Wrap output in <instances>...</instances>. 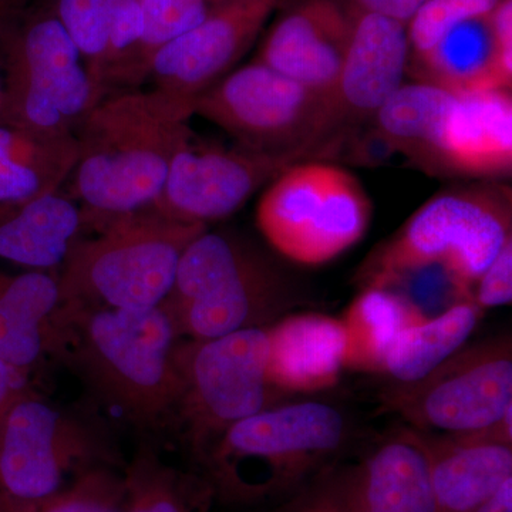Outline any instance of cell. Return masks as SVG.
Instances as JSON below:
<instances>
[{
  "label": "cell",
  "mask_w": 512,
  "mask_h": 512,
  "mask_svg": "<svg viewBox=\"0 0 512 512\" xmlns=\"http://www.w3.org/2000/svg\"><path fill=\"white\" fill-rule=\"evenodd\" d=\"M471 301L478 308L491 309L512 302V241L508 242L476 282Z\"/></svg>",
  "instance_id": "33"
},
{
  "label": "cell",
  "mask_w": 512,
  "mask_h": 512,
  "mask_svg": "<svg viewBox=\"0 0 512 512\" xmlns=\"http://www.w3.org/2000/svg\"><path fill=\"white\" fill-rule=\"evenodd\" d=\"M355 12L375 13L407 23L427 0H345Z\"/></svg>",
  "instance_id": "34"
},
{
  "label": "cell",
  "mask_w": 512,
  "mask_h": 512,
  "mask_svg": "<svg viewBox=\"0 0 512 512\" xmlns=\"http://www.w3.org/2000/svg\"><path fill=\"white\" fill-rule=\"evenodd\" d=\"M372 221V201L355 175L336 164L306 160L268 184L256 224L279 254L318 266L360 241Z\"/></svg>",
  "instance_id": "8"
},
{
  "label": "cell",
  "mask_w": 512,
  "mask_h": 512,
  "mask_svg": "<svg viewBox=\"0 0 512 512\" xmlns=\"http://www.w3.org/2000/svg\"><path fill=\"white\" fill-rule=\"evenodd\" d=\"M2 94H3V77H2V73H0V101H2Z\"/></svg>",
  "instance_id": "39"
},
{
  "label": "cell",
  "mask_w": 512,
  "mask_h": 512,
  "mask_svg": "<svg viewBox=\"0 0 512 512\" xmlns=\"http://www.w3.org/2000/svg\"><path fill=\"white\" fill-rule=\"evenodd\" d=\"M0 121L49 134H76L101 100L82 55L52 3H35L0 37Z\"/></svg>",
  "instance_id": "7"
},
{
  "label": "cell",
  "mask_w": 512,
  "mask_h": 512,
  "mask_svg": "<svg viewBox=\"0 0 512 512\" xmlns=\"http://www.w3.org/2000/svg\"><path fill=\"white\" fill-rule=\"evenodd\" d=\"M279 512H346L326 490L322 481L301 491Z\"/></svg>",
  "instance_id": "35"
},
{
  "label": "cell",
  "mask_w": 512,
  "mask_h": 512,
  "mask_svg": "<svg viewBox=\"0 0 512 512\" xmlns=\"http://www.w3.org/2000/svg\"><path fill=\"white\" fill-rule=\"evenodd\" d=\"M511 168V89L454 93L437 128L427 173L498 178Z\"/></svg>",
  "instance_id": "17"
},
{
  "label": "cell",
  "mask_w": 512,
  "mask_h": 512,
  "mask_svg": "<svg viewBox=\"0 0 512 512\" xmlns=\"http://www.w3.org/2000/svg\"><path fill=\"white\" fill-rule=\"evenodd\" d=\"M174 365L181 386L175 412L200 458L229 427L276 406L281 396L268 379V326L178 340Z\"/></svg>",
  "instance_id": "9"
},
{
  "label": "cell",
  "mask_w": 512,
  "mask_h": 512,
  "mask_svg": "<svg viewBox=\"0 0 512 512\" xmlns=\"http://www.w3.org/2000/svg\"><path fill=\"white\" fill-rule=\"evenodd\" d=\"M123 474L126 512H204L198 491L154 454H138Z\"/></svg>",
  "instance_id": "28"
},
{
  "label": "cell",
  "mask_w": 512,
  "mask_h": 512,
  "mask_svg": "<svg viewBox=\"0 0 512 512\" xmlns=\"http://www.w3.org/2000/svg\"><path fill=\"white\" fill-rule=\"evenodd\" d=\"M473 512H512V478Z\"/></svg>",
  "instance_id": "37"
},
{
  "label": "cell",
  "mask_w": 512,
  "mask_h": 512,
  "mask_svg": "<svg viewBox=\"0 0 512 512\" xmlns=\"http://www.w3.org/2000/svg\"><path fill=\"white\" fill-rule=\"evenodd\" d=\"M409 64L407 25L355 12L345 59L328 97L329 158L372 124L377 111L404 83Z\"/></svg>",
  "instance_id": "14"
},
{
  "label": "cell",
  "mask_w": 512,
  "mask_h": 512,
  "mask_svg": "<svg viewBox=\"0 0 512 512\" xmlns=\"http://www.w3.org/2000/svg\"><path fill=\"white\" fill-rule=\"evenodd\" d=\"M50 3L82 55L94 87L104 99L114 26L113 0H50Z\"/></svg>",
  "instance_id": "29"
},
{
  "label": "cell",
  "mask_w": 512,
  "mask_h": 512,
  "mask_svg": "<svg viewBox=\"0 0 512 512\" xmlns=\"http://www.w3.org/2000/svg\"><path fill=\"white\" fill-rule=\"evenodd\" d=\"M32 0H0V37Z\"/></svg>",
  "instance_id": "38"
},
{
  "label": "cell",
  "mask_w": 512,
  "mask_h": 512,
  "mask_svg": "<svg viewBox=\"0 0 512 512\" xmlns=\"http://www.w3.org/2000/svg\"><path fill=\"white\" fill-rule=\"evenodd\" d=\"M306 161L298 153H264L237 146L201 144L194 136L171 161L150 210L184 224L224 220L286 168Z\"/></svg>",
  "instance_id": "13"
},
{
  "label": "cell",
  "mask_w": 512,
  "mask_h": 512,
  "mask_svg": "<svg viewBox=\"0 0 512 512\" xmlns=\"http://www.w3.org/2000/svg\"><path fill=\"white\" fill-rule=\"evenodd\" d=\"M113 463L82 421L26 392L0 417V501L45 500L86 471Z\"/></svg>",
  "instance_id": "12"
},
{
  "label": "cell",
  "mask_w": 512,
  "mask_h": 512,
  "mask_svg": "<svg viewBox=\"0 0 512 512\" xmlns=\"http://www.w3.org/2000/svg\"><path fill=\"white\" fill-rule=\"evenodd\" d=\"M0 512H5V511H3L2 508H0Z\"/></svg>",
  "instance_id": "41"
},
{
  "label": "cell",
  "mask_w": 512,
  "mask_h": 512,
  "mask_svg": "<svg viewBox=\"0 0 512 512\" xmlns=\"http://www.w3.org/2000/svg\"><path fill=\"white\" fill-rule=\"evenodd\" d=\"M353 18L345 0H298L269 28L255 60L328 94L348 50Z\"/></svg>",
  "instance_id": "16"
},
{
  "label": "cell",
  "mask_w": 512,
  "mask_h": 512,
  "mask_svg": "<svg viewBox=\"0 0 512 512\" xmlns=\"http://www.w3.org/2000/svg\"><path fill=\"white\" fill-rule=\"evenodd\" d=\"M503 0H427L407 23L409 60L429 52L451 29L490 15Z\"/></svg>",
  "instance_id": "32"
},
{
  "label": "cell",
  "mask_w": 512,
  "mask_h": 512,
  "mask_svg": "<svg viewBox=\"0 0 512 512\" xmlns=\"http://www.w3.org/2000/svg\"><path fill=\"white\" fill-rule=\"evenodd\" d=\"M426 319L419 306L390 288L366 286L340 319L345 330V367L380 372L394 338Z\"/></svg>",
  "instance_id": "26"
},
{
  "label": "cell",
  "mask_w": 512,
  "mask_h": 512,
  "mask_svg": "<svg viewBox=\"0 0 512 512\" xmlns=\"http://www.w3.org/2000/svg\"><path fill=\"white\" fill-rule=\"evenodd\" d=\"M23 372L25 370L16 369L0 362V417L8 409L10 403L25 392L23 390Z\"/></svg>",
  "instance_id": "36"
},
{
  "label": "cell",
  "mask_w": 512,
  "mask_h": 512,
  "mask_svg": "<svg viewBox=\"0 0 512 512\" xmlns=\"http://www.w3.org/2000/svg\"><path fill=\"white\" fill-rule=\"evenodd\" d=\"M59 278L60 305L157 308L173 288L185 249L208 227L170 220L150 210L89 218Z\"/></svg>",
  "instance_id": "4"
},
{
  "label": "cell",
  "mask_w": 512,
  "mask_h": 512,
  "mask_svg": "<svg viewBox=\"0 0 512 512\" xmlns=\"http://www.w3.org/2000/svg\"><path fill=\"white\" fill-rule=\"evenodd\" d=\"M322 484L346 512H436L429 456L413 429L390 437L362 463Z\"/></svg>",
  "instance_id": "18"
},
{
  "label": "cell",
  "mask_w": 512,
  "mask_h": 512,
  "mask_svg": "<svg viewBox=\"0 0 512 512\" xmlns=\"http://www.w3.org/2000/svg\"><path fill=\"white\" fill-rule=\"evenodd\" d=\"M192 116L194 104L156 87L104 97L77 128L69 197L89 218L147 210L175 154L194 136Z\"/></svg>",
  "instance_id": "1"
},
{
  "label": "cell",
  "mask_w": 512,
  "mask_h": 512,
  "mask_svg": "<svg viewBox=\"0 0 512 512\" xmlns=\"http://www.w3.org/2000/svg\"><path fill=\"white\" fill-rule=\"evenodd\" d=\"M510 241V188L493 183L451 188L424 202L383 242L359 279L363 288H386L407 272L439 266L471 299L478 278Z\"/></svg>",
  "instance_id": "5"
},
{
  "label": "cell",
  "mask_w": 512,
  "mask_h": 512,
  "mask_svg": "<svg viewBox=\"0 0 512 512\" xmlns=\"http://www.w3.org/2000/svg\"><path fill=\"white\" fill-rule=\"evenodd\" d=\"M291 305L281 274L242 239L202 232L178 265L161 303L178 340H210L266 328Z\"/></svg>",
  "instance_id": "6"
},
{
  "label": "cell",
  "mask_w": 512,
  "mask_h": 512,
  "mask_svg": "<svg viewBox=\"0 0 512 512\" xmlns=\"http://www.w3.org/2000/svg\"><path fill=\"white\" fill-rule=\"evenodd\" d=\"M194 116L211 121L238 146L264 153L328 157V97L254 62L201 94Z\"/></svg>",
  "instance_id": "10"
},
{
  "label": "cell",
  "mask_w": 512,
  "mask_h": 512,
  "mask_svg": "<svg viewBox=\"0 0 512 512\" xmlns=\"http://www.w3.org/2000/svg\"><path fill=\"white\" fill-rule=\"evenodd\" d=\"M491 13L451 29L429 52L409 60L407 73L453 93L511 89L512 70L498 49Z\"/></svg>",
  "instance_id": "22"
},
{
  "label": "cell",
  "mask_w": 512,
  "mask_h": 512,
  "mask_svg": "<svg viewBox=\"0 0 512 512\" xmlns=\"http://www.w3.org/2000/svg\"><path fill=\"white\" fill-rule=\"evenodd\" d=\"M60 306L59 278L49 272L0 274V362L26 370L49 349Z\"/></svg>",
  "instance_id": "24"
},
{
  "label": "cell",
  "mask_w": 512,
  "mask_h": 512,
  "mask_svg": "<svg viewBox=\"0 0 512 512\" xmlns=\"http://www.w3.org/2000/svg\"><path fill=\"white\" fill-rule=\"evenodd\" d=\"M348 437V420L330 404H276L229 427L200 460L222 500L258 504L301 488Z\"/></svg>",
  "instance_id": "3"
},
{
  "label": "cell",
  "mask_w": 512,
  "mask_h": 512,
  "mask_svg": "<svg viewBox=\"0 0 512 512\" xmlns=\"http://www.w3.org/2000/svg\"><path fill=\"white\" fill-rule=\"evenodd\" d=\"M346 338L340 319L298 313L268 326V379L279 393H316L339 382Z\"/></svg>",
  "instance_id": "19"
},
{
  "label": "cell",
  "mask_w": 512,
  "mask_h": 512,
  "mask_svg": "<svg viewBox=\"0 0 512 512\" xmlns=\"http://www.w3.org/2000/svg\"><path fill=\"white\" fill-rule=\"evenodd\" d=\"M0 508L5 512H126L124 474L111 466L94 467L45 500L0 501Z\"/></svg>",
  "instance_id": "30"
},
{
  "label": "cell",
  "mask_w": 512,
  "mask_h": 512,
  "mask_svg": "<svg viewBox=\"0 0 512 512\" xmlns=\"http://www.w3.org/2000/svg\"><path fill=\"white\" fill-rule=\"evenodd\" d=\"M53 323L62 330L74 365L104 402L147 426L175 412L181 390L174 365L178 338L161 306L111 309L64 303Z\"/></svg>",
  "instance_id": "2"
},
{
  "label": "cell",
  "mask_w": 512,
  "mask_h": 512,
  "mask_svg": "<svg viewBox=\"0 0 512 512\" xmlns=\"http://www.w3.org/2000/svg\"><path fill=\"white\" fill-rule=\"evenodd\" d=\"M217 0H140L143 37L137 59V83L147 80L148 66L161 47L197 26Z\"/></svg>",
  "instance_id": "31"
},
{
  "label": "cell",
  "mask_w": 512,
  "mask_h": 512,
  "mask_svg": "<svg viewBox=\"0 0 512 512\" xmlns=\"http://www.w3.org/2000/svg\"><path fill=\"white\" fill-rule=\"evenodd\" d=\"M79 156L76 134H49L0 121V204L59 192Z\"/></svg>",
  "instance_id": "23"
},
{
  "label": "cell",
  "mask_w": 512,
  "mask_h": 512,
  "mask_svg": "<svg viewBox=\"0 0 512 512\" xmlns=\"http://www.w3.org/2000/svg\"><path fill=\"white\" fill-rule=\"evenodd\" d=\"M420 433V431H419ZM436 512H473L512 478V446L468 434L420 433Z\"/></svg>",
  "instance_id": "20"
},
{
  "label": "cell",
  "mask_w": 512,
  "mask_h": 512,
  "mask_svg": "<svg viewBox=\"0 0 512 512\" xmlns=\"http://www.w3.org/2000/svg\"><path fill=\"white\" fill-rule=\"evenodd\" d=\"M383 403L420 433L463 434L491 426L512 407L511 336L464 345L423 379L393 383Z\"/></svg>",
  "instance_id": "11"
},
{
  "label": "cell",
  "mask_w": 512,
  "mask_h": 512,
  "mask_svg": "<svg viewBox=\"0 0 512 512\" xmlns=\"http://www.w3.org/2000/svg\"><path fill=\"white\" fill-rule=\"evenodd\" d=\"M453 96L434 84L403 83L377 111L372 126L394 153L427 173L437 128Z\"/></svg>",
  "instance_id": "27"
},
{
  "label": "cell",
  "mask_w": 512,
  "mask_h": 512,
  "mask_svg": "<svg viewBox=\"0 0 512 512\" xmlns=\"http://www.w3.org/2000/svg\"><path fill=\"white\" fill-rule=\"evenodd\" d=\"M282 0H225L151 59L156 89L194 104L232 72Z\"/></svg>",
  "instance_id": "15"
},
{
  "label": "cell",
  "mask_w": 512,
  "mask_h": 512,
  "mask_svg": "<svg viewBox=\"0 0 512 512\" xmlns=\"http://www.w3.org/2000/svg\"><path fill=\"white\" fill-rule=\"evenodd\" d=\"M225 2V0H217V3Z\"/></svg>",
  "instance_id": "40"
},
{
  "label": "cell",
  "mask_w": 512,
  "mask_h": 512,
  "mask_svg": "<svg viewBox=\"0 0 512 512\" xmlns=\"http://www.w3.org/2000/svg\"><path fill=\"white\" fill-rule=\"evenodd\" d=\"M483 315L471 299H461L436 318L407 326L387 349L380 372L400 384L423 379L467 345Z\"/></svg>",
  "instance_id": "25"
},
{
  "label": "cell",
  "mask_w": 512,
  "mask_h": 512,
  "mask_svg": "<svg viewBox=\"0 0 512 512\" xmlns=\"http://www.w3.org/2000/svg\"><path fill=\"white\" fill-rule=\"evenodd\" d=\"M80 204L62 192L0 204V259L49 272L63 265L87 227Z\"/></svg>",
  "instance_id": "21"
}]
</instances>
